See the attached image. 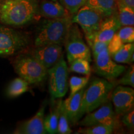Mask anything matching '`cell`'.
Masks as SVG:
<instances>
[{"label": "cell", "mask_w": 134, "mask_h": 134, "mask_svg": "<svg viewBox=\"0 0 134 134\" xmlns=\"http://www.w3.org/2000/svg\"><path fill=\"white\" fill-rule=\"evenodd\" d=\"M37 0H1L0 22L9 26L27 24L37 15Z\"/></svg>", "instance_id": "obj_1"}, {"label": "cell", "mask_w": 134, "mask_h": 134, "mask_svg": "<svg viewBox=\"0 0 134 134\" xmlns=\"http://www.w3.org/2000/svg\"><path fill=\"white\" fill-rule=\"evenodd\" d=\"M114 127L104 124H96L80 128L78 133L83 134H111L113 133Z\"/></svg>", "instance_id": "obj_22"}, {"label": "cell", "mask_w": 134, "mask_h": 134, "mask_svg": "<svg viewBox=\"0 0 134 134\" xmlns=\"http://www.w3.org/2000/svg\"><path fill=\"white\" fill-rule=\"evenodd\" d=\"M62 46L60 45L48 44L36 47L31 55L48 70L62 57Z\"/></svg>", "instance_id": "obj_11"}, {"label": "cell", "mask_w": 134, "mask_h": 134, "mask_svg": "<svg viewBox=\"0 0 134 134\" xmlns=\"http://www.w3.org/2000/svg\"><path fill=\"white\" fill-rule=\"evenodd\" d=\"M72 133V130L70 127V123L65 109L63 100L62 101L60 107L59 117L58 123V134H70Z\"/></svg>", "instance_id": "obj_24"}, {"label": "cell", "mask_w": 134, "mask_h": 134, "mask_svg": "<svg viewBox=\"0 0 134 134\" xmlns=\"http://www.w3.org/2000/svg\"><path fill=\"white\" fill-rule=\"evenodd\" d=\"M15 71L20 78L29 85L42 82L47 75V69L31 56H21L14 61Z\"/></svg>", "instance_id": "obj_5"}, {"label": "cell", "mask_w": 134, "mask_h": 134, "mask_svg": "<svg viewBox=\"0 0 134 134\" xmlns=\"http://www.w3.org/2000/svg\"><path fill=\"white\" fill-rule=\"evenodd\" d=\"M121 27L118 19L117 13L112 16L105 18L102 21L98 31L92 38L91 42L88 44L89 46L96 41L109 43L114 35Z\"/></svg>", "instance_id": "obj_13"}, {"label": "cell", "mask_w": 134, "mask_h": 134, "mask_svg": "<svg viewBox=\"0 0 134 134\" xmlns=\"http://www.w3.org/2000/svg\"><path fill=\"white\" fill-rule=\"evenodd\" d=\"M94 59L95 72L110 82L116 79L126 70L124 66L117 64L113 61L108 48L100 52Z\"/></svg>", "instance_id": "obj_9"}, {"label": "cell", "mask_w": 134, "mask_h": 134, "mask_svg": "<svg viewBox=\"0 0 134 134\" xmlns=\"http://www.w3.org/2000/svg\"><path fill=\"white\" fill-rule=\"evenodd\" d=\"M71 23L70 16L43 21L36 33L35 46L48 44H58L62 46Z\"/></svg>", "instance_id": "obj_2"}, {"label": "cell", "mask_w": 134, "mask_h": 134, "mask_svg": "<svg viewBox=\"0 0 134 134\" xmlns=\"http://www.w3.org/2000/svg\"><path fill=\"white\" fill-rule=\"evenodd\" d=\"M90 80V75L86 77L72 76L68 81L70 89V93L69 96H71L74 94L79 91L81 89L85 88L88 83Z\"/></svg>", "instance_id": "obj_25"}, {"label": "cell", "mask_w": 134, "mask_h": 134, "mask_svg": "<svg viewBox=\"0 0 134 134\" xmlns=\"http://www.w3.org/2000/svg\"><path fill=\"white\" fill-rule=\"evenodd\" d=\"M111 99L115 114L123 115L133 109L134 91L132 88L117 86L113 90Z\"/></svg>", "instance_id": "obj_12"}, {"label": "cell", "mask_w": 134, "mask_h": 134, "mask_svg": "<svg viewBox=\"0 0 134 134\" xmlns=\"http://www.w3.org/2000/svg\"><path fill=\"white\" fill-rule=\"evenodd\" d=\"M70 14H75L80 8L86 4L87 0H58Z\"/></svg>", "instance_id": "obj_26"}, {"label": "cell", "mask_w": 134, "mask_h": 134, "mask_svg": "<svg viewBox=\"0 0 134 134\" xmlns=\"http://www.w3.org/2000/svg\"><path fill=\"white\" fill-rule=\"evenodd\" d=\"M117 83L122 85H129L131 87H134V66L132 65L127 70L122 78L117 81Z\"/></svg>", "instance_id": "obj_29"}, {"label": "cell", "mask_w": 134, "mask_h": 134, "mask_svg": "<svg viewBox=\"0 0 134 134\" xmlns=\"http://www.w3.org/2000/svg\"><path fill=\"white\" fill-rule=\"evenodd\" d=\"M114 61L120 63H132L134 60L133 43H124V46L110 56Z\"/></svg>", "instance_id": "obj_19"}, {"label": "cell", "mask_w": 134, "mask_h": 134, "mask_svg": "<svg viewBox=\"0 0 134 134\" xmlns=\"http://www.w3.org/2000/svg\"><path fill=\"white\" fill-rule=\"evenodd\" d=\"M46 106L42 105L35 115L22 123L14 130L16 134H46L44 128V117Z\"/></svg>", "instance_id": "obj_14"}, {"label": "cell", "mask_w": 134, "mask_h": 134, "mask_svg": "<svg viewBox=\"0 0 134 134\" xmlns=\"http://www.w3.org/2000/svg\"><path fill=\"white\" fill-rule=\"evenodd\" d=\"M116 33L124 43H133V26H122V27H121Z\"/></svg>", "instance_id": "obj_27"}, {"label": "cell", "mask_w": 134, "mask_h": 134, "mask_svg": "<svg viewBox=\"0 0 134 134\" xmlns=\"http://www.w3.org/2000/svg\"><path fill=\"white\" fill-rule=\"evenodd\" d=\"M70 71L75 72L80 74L85 75L86 76L91 73V66L90 62L83 58H77L69 63Z\"/></svg>", "instance_id": "obj_23"}, {"label": "cell", "mask_w": 134, "mask_h": 134, "mask_svg": "<svg viewBox=\"0 0 134 134\" xmlns=\"http://www.w3.org/2000/svg\"><path fill=\"white\" fill-rule=\"evenodd\" d=\"M117 15L121 26H133L134 9L127 6L118 7Z\"/></svg>", "instance_id": "obj_21"}, {"label": "cell", "mask_w": 134, "mask_h": 134, "mask_svg": "<svg viewBox=\"0 0 134 134\" xmlns=\"http://www.w3.org/2000/svg\"><path fill=\"white\" fill-rule=\"evenodd\" d=\"M108 43L103 42L100 41H96L92 43V44L90 46V47H91L92 50L94 58L96 57L100 52H102L103 50L108 48Z\"/></svg>", "instance_id": "obj_31"}, {"label": "cell", "mask_w": 134, "mask_h": 134, "mask_svg": "<svg viewBox=\"0 0 134 134\" xmlns=\"http://www.w3.org/2000/svg\"><path fill=\"white\" fill-rule=\"evenodd\" d=\"M122 122L128 129L133 130L134 128V110L133 109L123 114Z\"/></svg>", "instance_id": "obj_30"}, {"label": "cell", "mask_w": 134, "mask_h": 134, "mask_svg": "<svg viewBox=\"0 0 134 134\" xmlns=\"http://www.w3.org/2000/svg\"><path fill=\"white\" fill-rule=\"evenodd\" d=\"M85 4L97 10L105 18L117 13V0H87Z\"/></svg>", "instance_id": "obj_17"}, {"label": "cell", "mask_w": 134, "mask_h": 134, "mask_svg": "<svg viewBox=\"0 0 134 134\" xmlns=\"http://www.w3.org/2000/svg\"><path fill=\"white\" fill-rule=\"evenodd\" d=\"M124 43L122 42L119 37L117 36V33H115L108 44V49L110 56L114 54L116 52L118 51L124 46Z\"/></svg>", "instance_id": "obj_28"}, {"label": "cell", "mask_w": 134, "mask_h": 134, "mask_svg": "<svg viewBox=\"0 0 134 134\" xmlns=\"http://www.w3.org/2000/svg\"><path fill=\"white\" fill-rule=\"evenodd\" d=\"M117 6H127L134 9V0H117Z\"/></svg>", "instance_id": "obj_32"}, {"label": "cell", "mask_w": 134, "mask_h": 134, "mask_svg": "<svg viewBox=\"0 0 134 134\" xmlns=\"http://www.w3.org/2000/svg\"><path fill=\"white\" fill-rule=\"evenodd\" d=\"M85 90V87L72 96L68 97L66 100H63L69 123L71 125L76 124L80 119V110Z\"/></svg>", "instance_id": "obj_16"}, {"label": "cell", "mask_w": 134, "mask_h": 134, "mask_svg": "<svg viewBox=\"0 0 134 134\" xmlns=\"http://www.w3.org/2000/svg\"><path fill=\"white\" fill-rule=\"evenodd\" d=\"M53 1H58V0H53Z\"/></svg>", "instance_id": "obj_33"}, {"label": "cell", "mask_w": 134, "mask_h": 134, "mask_svg": "<svg viewBox=\"0 0 134 134\" xmlns=\"http://www.w3.org/2000/svg\"><path fill=\"white\" fill-rule=\"evenodd\" d=\"M62 100H60L57 104L56 106L50 112L44 117V128L47 133L55 134L58 133V123L59 117L60 107Z\"/></svg>", "instance_id": "obj_18"}, {"label": "cell", "mask_w": 134, "mask_h": 134, "mask_svg": "<svg viewBox=\"0 0 134 134\" xmlns=\"http://www.w3.org/2000/svg\"><path fill=\"white\" fill-rule=\"evenodd\" d=\"M68 68L63 57L48 68V90L52 98H61L65 96L68 89Z\"/></svg>", "instance_id": "obj_7"}, {"label": "cell", "mask_w": 134, "mask_h": 134, "mask_svg": "<svg viewBox=\"0 0 134 134\" xmlns=\"http://www.w3.org/2000/svg\"><path fill=\"white\" fill-rule=\"evenodd\" d=\"M114 85L103 78H95L85 88L82 97L80 117L93 111L108 101Z\"/></svg>", "instance_id": "obj_3"}, {"label": "cell", "mask_w": 134, "mask_h": 134, "mask_svg": "<svg viewBox=\"0 0 134 134\" xmlns=\"http://www.w3.org/2000/svg\"><path fill=\"white\" fill-rule=\"evenodd\" d=\"M29 84L22 79L17 78L10 83L7 89V95L10 98H16L29 90Z\"/></svg>", "instance_id": "obj_20"}, {"label": "cell", "mask_w": 134, "mask_h": 134, "mask_svg": "<svg viewBox=\"0 0 134 134\" xmlns=\"http://www.w3.org/2000/svg\"><path fill=\"white\" fill-rule=\"evenodd\" d=\"M68 63L77 58H83L91 62L90 47L84 41L83 35L76 23H71L64 41Z\"/></svg>", "instance_id": "obj_4"}, {"label": "cell", "mask_w": 134, "mask_h": 134, "mask_svg": "<svg viewBox=\"0 0 134 134\" xmlns=\"http://www.w3.org/2000/svg\"><path fill=\"white\" fill-rule=\"evenodd\" d=\"M29 44L27 36L16 30L0 25V56L14 55Z\"/></svg>", "instance_id": "obj_8"}, {"label": "cell", "mask_w": 134, "mask_h": 134, "mask_svg": "<svg viewBox=\"0 0 134 134\" xmlns=\"http://www.w3.org/2000/svg\"><path fill=\"white\" fill-rule=\"evenodd\" d=\"M104 18L105 17L97 10L85 4L75 13L71 18V22L81 27L89 44Z\"/></svg>", "instance_id": "obj_6"}, {"label": "cell", "mask_w": 134, "mask_h": 134, "mask_svg": "<svg viewBox=\"0 0 134 134\" xmlns=\"http://www.w3.org/2000/svg\"><path fill=\"white\" fill-rule=\"evenodd\" d=\"M83 127L91 126L96 124L112 125L115 127V113L113 105L109 100L105 102L96 111L87 113L86 116L79 123Z\"/></svg>", "instance_id": "obj_10"}, {"label": "cell", "mask_w": 134, "mask_h": 134, "mask_svg": "<svg viewBox=\"0 0 134 134\" xmlns=\"http://www.w3.org/2000/svg\"><path fill=\"white\" fill-rule=\"evenodd\" d=\"M37 15L47 19H55L69 17L71 14L58 1L40 0L37 4Z\"/></svg>", "instance_id": "obj_15"}]
</instances>
